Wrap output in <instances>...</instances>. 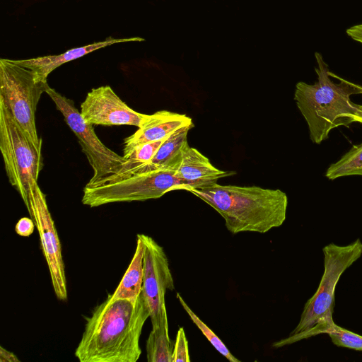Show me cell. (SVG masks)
<instances>
[{
	"label": "cell",
	"instance_id": "cell-4",
	"mask_svg": "<svg viewBox=\"0 0 362 362\" xmlns=\"http://www.w3.org/2000/svg\"><path fill=\"white\" fill-rule=\"evenodd\" d=\"M324 272L315 293L305 303L297 326L284 339L273 343L274 348L326 334L334 323L333 313L337 284L342 274L362 255L359 238L345 245L329 243L322 249Z\"/></svg>",
	"mask_w": 362,
	"mask_h": 362
},
{
	"label": "cell",
	"instance_id": "cell-8",
	"mask_svg": "<svg viewBox=\"0 0 362 362\" xmlns=\"http://www.w3.org/2000/svg\"><path fill=\"white\" fill-rule=\"evenodd\" d=\"M46 93L64 116L65 122L76 135L82 151L93 169V176L86 185L93 187L107 182L117 174L127 159L107 148L96 135L93 124H88L76 109L73 100L47 87Z\"/></svg>",
	"mask_w": 362,
	"mask_h": 362
},
{
	"label": "cell",
	"instance_id": "cell-17",
	"mask_svg": "<svg viewBox=\"0 0 362 362\" xmlns=\"http://www.w3.org/2000/svg\"><path fill=\"white\" fill-rule=\"evenodd\" d=\"M146 349L148 362H172L173 346L168 334L167 309L163 312L159 324L152 327Z\"/></svg>",
	"mask_w": 362,
	"mask_h": 362
},
{
	"label": "cell",
	"instance_id": "cell-13",
	"mask_svg": "<svg viewBox=\"0 0 362 362\" xmlns=\"http://www.w3.org/2000/svg\"><path fill=\"white\" fill-rule=\"evenodd\" d=\"M193 125L186 115L160 110L150 115L147 121L124 141L123 156L126 159L134 147L142 144L157 141L168 136L177 129Z\"/></svg>",
	"mask_w": 362,
	"mask_h": 362
},
{
	"label": "cell",
	"instance_id": "cell-1",
	"mask_svg": "<svg viewBox=\"0 0 362 362\" xmlns=\"http://www.w3.org/2000/svg\"><path fill=\"white\" fill-rule=\"evenodd\" d=\"M150 317L142 295L136 300L107 299L87 318L74 355L80 362H136L141 354L139 340Z\"/></svg>",
	"mask_w": 362,
	"mask_h": 362
},
{
	"label": "cell",
	"instance_id": "cell-11",
	"mask_svg": "<svg viewBox=\"0 0 362 362\" xmlns=\"http://www.w3.org/2000/svg\"><path fill=\"white\" fill-rule=\"evenodd\" d=\"M80 112L90 124L131 125L138 128L150 116L129 107L110 86H102L89 91L81 104Z\"/></svg>",
	"mask_w": 362,
	"mask_h": 362
},
{
	"label": "cell",
	"instance_id": "cell-6",
	"mask_svg": "<svg viewBox=\"0 0 362 362\" xmlns=\"http://www.w3.org/2000/svg\"><path fill=\"white\" fill-rule=\"evenodd\" d=\"M0 150L8 181L19 193L28 208L30 187L37 182L43 166L42 153L35 146L1 99Z\"/></svg>",
	"mask_w": 362,
	"mask_h": 362
},
{
	"label": "cell",
	"instance_id": "cell-12",
	"mask_svg": "<svg viewBox=\"0 0 362 362\" xmlns=\"http://www.w3.org/2000/svg\"><path fill=\"white\" fill-rule=\"evenodd\" d=\"M235 174L214 167L209 159L187 142L182 149V158L175 175L186 191L212 186L222 177Z\"/></svg>",
	"mask_w": 362,
	"mask_h": 362
},
{
	"label": "cell",
	"instance_id": "cell-18",
	"mask_svg": "<svg viewBox=\"0 0 362 362\" xmlns=\"http://www.w3.org/2000/svg\"><path fill=\"white\" fill-rule=\"evenodd\" d=\"M362 175V144L354 145L326 170L325 177L335 180L345 176Z\"/></svg>",
	"mask_w": 362,
	"mask_h": 362
},
{
	"label": "cell",
	"instance_id": "cell-2",
	"mask_svg": "<svg viewBox=\"0 0 362 362\" xmlns=\"http://www.w3.org/2000/svg\"><path fill=\"white\" fill-rule=\"evenodd\" d=\"M214 208L232 234L265 233L286 221L288 197L281 189L218 183L189 191Z\"/></svg>",
	"mask_w": 362,
	"mask_h": 362
},
{
	"label": "cell",
	"instance_id": "cell-21",
	"mask_svg": "<svg viewBox=\"0 0 362 362\" xmlns=\"http://www.w3.org/2000/svg\"><path fill=\"white\" fill-rule=\"evenodd\" d=\"M188 341L183 327L177 332L172 354V362H190Z\"/></svg>",
	"mask_w": 362,
	"mask_h": 362
},
{
	"label": "cell",
	"instance_id": "cell-9",
	"mask_svg": "<svg viewBox=\"0 0 362 362\" xmlns=\"http://www.w3.org/2000/svg\"><path fill=\"white\" fill-rule=\"evenodd\" d=\"M28 199L27 209L39 233L54 292L59 300H66L68 293L62 247L46 196L37 182L30 187Z\"/></svg>",
	"mask_w": 362,
	"mask_h": 362
},
{
	"label": "cell",
	"instance_id": "cell-19",
	"mask_svg": "<svg viewBox=\"0 0 362 362\" xmlns=\"http://www.w3.org/2000/svg\"><path fill=\"white\" fill-rule=\"evenodd\" d=\"M180 303L186 311L192 321L202 332L204 337L211 344V345L218 351L222 356L226 358L231 362H240V360L235 358L226 346L225 344L221 339L192 311L189 306L187 304L185 300L181 296L180 293H177L176 296Z\"/></svg>",
	"mask_w": 362,
	"mask_h": 362
},
{
	"label": "cell",
	"instance_id": "cell-20",
	"mask_svg": "<svg viewBox=\"0 0 362 362\" xmlns=\"http://www.w3.org/2000/svg\"><path fill=\"white\" fill-rule=\"evenodd\" d=\"M332 342L339 347L362 351V336L334 323L326 332Z\"/></svg>",
	"mask_w": 362,
	"mask_h": 362
},
{
	"label": "cell",
	"instance_id": "cell-7",
	"mask_svg": "<svg viewBox=\"0 0 362 362\" xmlns=\"http://www.w3.org/2000/svg\"><path fill=\"white\" fill-rule=\"evenodd\" d=\"M177 168L136 173L96 186H85L81 202L90 207H97L110 203L158 199L170 191L184 190V185L175 175Z\"/></svg>",
	"mask_w": 362,
	"mask_h": 362
},
{
	"label": "cell",
	"instance_id": "cell-24",
	"mask_svg": "<svg viewBox=\"0 0 362 362\" xmlns=\"http://www.w3.org/2000/svg\"><path fill=\"white\" fill-rule=\"evenodd\" d=\"M0 361L1 362H19L20 360L12 352L0 346Z\"/></svg>",
	"mask_w": 362,
	"mask_h": 362
},
{
	"label": "cell",
	"instance_id": "cell-22",
	"mask_svg": "<svg viewBox=\"0 0 362 362\" xmlns=\"http://www.w3.org/2000/svg\"><path fill=\"white\" fill-rule=\"evenodd\" d=\"M35 226L32 218L23 217L19 219L16 224L15 230L21 236L28 237L33 233Z\"/></svg>",
	"mask_w": 362,
	"mask_h": 362
},
{
	"label": "cell",
	"instance_id": "cell-25",
	"mask_svg": "<svg viewBox=\"0 0 362 362\" xmlns=\"http://www.w3.org/2000/svg\"><path fill=\"white\" fill-rule=\"evenodd\" d=\"M354 85L357 90L358 94H362V86L356 83H354Z\"/></svg>",
	"mask_w": 362,
	"mask_h": 362
},
{
	"label": "cell",
	"instance_id": "cell-16",
	"mask_svg": "<svg viewBox=\"0 0 362 362\" xmlns=\"http://www.w3.org/2000/svg\"><path fill=\"white\" fill-rule=\"evenodd\" d=\"M193 126H184L171 133L160 146L150 162L138 173L178 167L182 158V149L187 142L188 132Z\"/></svg>",
	"mask_w": 362,
	"mask_h": 362
},
{
	"label": "cell",
	"instance_id": "cell-14",
	"mask_svg": "<svg viewBox=\"0 0 362 362\" xmlns=\"http://www.w3.org/2000/svg\"><path fill=\"white\" fill-rule=\"evenodd\" d=\"M143 40H144V39L139 37L119 39L110 37L104 41L93 42L81 47L73 48L60 54L47 55L18 60L21 64L33 70L40 78L47 80L48 75L56 68L96 49L116 43L134 41L140 42Z\"/></svg>",
	"mask_w": 362,
	"mask_h": 362
},
{
	"label": "cell",
	"instance_id": "cell-3",
	"mask_svg": "<svg viewBox=\"0 0 362 362\" xmlns=\"http://www.w3.org/2000/svg\"><path fill=\"white\" fill-rule=\"evenodd\" d=\"M315 57L317 81L313 84L298 82L294 100L308 124L310 140L320 144L332 129L354 123L359 110L351 100L358 94L354 83L331 72L320 53L315 52Z\"/></svg>",
	"mask_w": 362,
	"mask_h": 362
},
{
	"label": "cell",
	"instance_id": "cell-15",
	"mask_svg": "<svg viewBox=\"0 0 362 362\" xmlns=\"http://www.w3.org/2000/svg\"><path fill=\"white\" fill-rule=\"evenodd\" d=\"M144 244L137 236L136 247L133 258L121 281L112 294V299L137 300L142 291L144 279Z\"/></svg>",
	"mask_w": 362,
	"mask_h": 362
},
{
	"label": "cell",
	"instance_id": "cell-23",
	"mask_svg": "<svg viewBox=\"0 0 362 362\" xmlns=\"http://www.w3.org/2000/svg\"><path fill=\"white\" fill-rule=\"evenodd\" d=\"M346 32L352 40L362 44V23L350 27Z\"/></svg>",
	"mask_w": 362,
	"mask_h": 362
},
{
	"label": "cell",
	"instance_id": "cell-10",
	"mask_svg": "<svg viewBox=\"0 0 362 362\" xmlns=\"http://www.w3.org/2000/svg\"><path fill=\"white\" fill-rule=\"evenodd\" d=\"M144 244V279L141 293L150 312L152 327L159 324L166 309L167 291L175 289L174 280L164 249L151 237L137 234Z\"/></svg>",
	"mask_w": 362,
	"mask_h": 362
},
{
	"label": "cell",
	"instance_id": "cell-5",
	"mask_svg": "<svg viewBox=\"0 0 362 362\" xmlns=\"http://www.w3.org/2000/svg\"><path fill=\"white\" fill-rule=\"evenodd\" d=\"M48 86L47 80L40 78L18 59H0V99L39 151L42 141L37 134L35 112Z\"/></svg>",
	"mask_w": 362,
	"mask_h": 362
}]
</instances>
